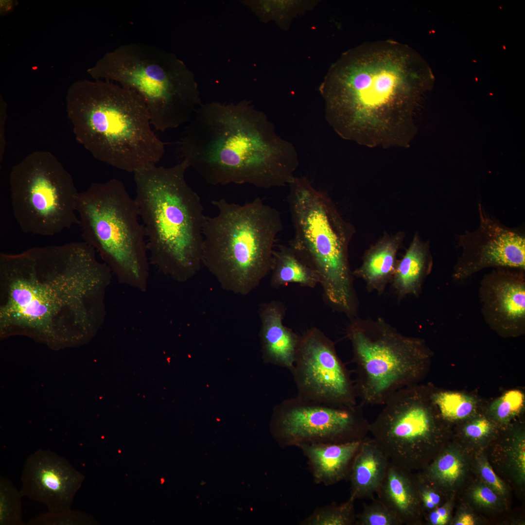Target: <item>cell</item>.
<instances>
[{
  "label": "cell",
  "instance_id": "9c48e42d",
  "mask_svg": "<svg viewBox=\"0 0 525 525\" xmlns=\"http://www.w3.org/2000/svg\"><path fill=\"white\" fill-rule=\"evenodd\" d=\"M77 211L85 242L98 252L119 282L144 292L149 264L135 198L121 180L92 183L79 192Z\"/></svg>",
  "mask_w": 525,
  "mask_h": 525
},
{
  "label": "cell",
  "instance_id": "30bf717a",
  "mask_svg": "<svg viewBox=\"0 0 525 525\" xmlns=\"http://www.w3.org/2000/svg\"><path fill=\"white\" fill-rule=\"evenodd\" d=\"M347 336L363 405H383L397 391L417 384L429 368L433 352L424 340L402 333L382 317L352 318Z\"/></svg>",
  "mask_w": 525,
  "mask_h": 525
},
{
  "label": "cell",
  "instance_id": "f1b7e54d",
  "mask_svg": "<svg viewBox=\"0 0 525 525\" xmlns=\"http://www.w3.org/2000/svg\"><path fill=\"white\" fill-rule=\"evenodd\" d=\"M356 525H401L399 518L378 498L364 504L361 512L356 514Z\"/></svg>",
  "mask_w": 525,
  "mask_h": 525
},
{
  "label": "cell",
  "instance_id": "f35d334b",
  "mask_svg": "<svg viewBox=\"0 0 525 525\" xmlns=\"http://www.w3.org/2000/svg\"><path fill=\"white\" fill-rule=\"evenodd\" d=\"M474 524V520L473 516L467 513L461 515L455 524L456 525H473Z\"/></svg>",
  "mask_w": 525,
  "mask_h": 525
},
{
  "label": "cell",
  "instance_id": "836d02e7",
  "mask_svg": "<svg viewBox=\"0 0 525 525\" xmlns=\"http://www.w3.org/2000/svg\"><path fill=\"white\" fill-rule=\"evenodd\" d=\"M480 472L483 479L495 490L501 494L504 493L505 489L502 482L487 461L483 462L481 464Z\"/></svg>",
  "mask_w": 525,
  "mask_h": 525
},
{
  "label": "cell",
  "instance_id": "1f68e13d",
  "mask_svg": "<svg viewBox=\"0 0 525 525\" xmlns=\"http://www.w3.org/2000/svg\"><path fill=\"white\" fill-rule=\"evenodd\" d=\"M416 484L418 496L423 507L429 510H432L438 507L441 502V497L438 493L430 486H419L416 482Z\"/></svg>",
  "mask_w": 525,
  "mask_h": 525
},
{
  "label": "cell",
  "instance_id": "d6a6232c",
  "mask_svg": "<svg viewBox=\"0 0 525 525\" xmlns=\"http://www.w3.org/2000/svg\"><path fill=\"white\" fill-rule=\"evenodd\" d=\"M490 429V423L486 419L476 420L467 425L465 434L472 438H480L488 434Z\"/></svg>",
  "mask_w": 525,
  "mask_h": 525
},
{
  "label": "cell",
  "instance_id": "d4e9b609",
  "mask_svg": "<svg viewBox=\"0 0 525 525\" xmlns=\"http://www.w3.org/2000/svg\"><path fill=\"white\" fill-rule=\"evenodd\" d=\"M432 401L439 415L446 419L460 420L471 415L476 404L471 397L456 392L437 391L429 388Z\"/></svg>",
  "mask_w": 525,
  "mask_h": 525
},
{
  "label": "cell",
  "instance_id": "6da1fadb",
  "mask_svg": "<svg viewBox=\"0 0 525 525\" xmlns=\"http://www.w3.org/2000/svg\"><path fill=\"white\" fill-rule=\"evenodd\" d=\"M85 242L0 255V331L48 341L92 336L112 272Z\"/></svg>",
  "mask_w": 525,
  "mask_h": 525
},
{
  "label": "cell",
  "instance_id": "3957f363",
  "mask_svg": "<svg viewBox=\"0 0 525 525\" xmlns=\"http://www.w3.org/2000/svg\"><path fill=\"white\" fill-rule=\"evenodd\" d=\"M179 150L208 183L269 189L295 177L297 154L249 102L201 104L188 122Z\"/></svg>",
  "mask_w": 525,
  "mask_h": 525
},
{
  "label": "cell",
  "instance_id": "e575fe53",
  "mask_svg": "<svg viewBox=\"0 0 525 525\" xmlns=\"http://www.w3.org/2000/svg\"><path fill=\"white\" fill-rule=\"evenodd\" d=\"M472 497L477 503L486 506L494 504L497 500L493 490L486 486L476 488L472 492Z\"/></svg>",
  "mask_w": 525,
  "mask_h": 525
},
{
  "label": "cell",
  "instance_id": "d6986e66",
  "mask_svg": "<svg viewBox=\"0 0 525 525\" xmlns=\"http://www.w3.org/2000/svg\"><path fill=\"white\" fill-rule=\"evenodd\" d=\"M362 440L301 444L297 447L307 458L315 483L328 486L348 480L352 460Z\"/></svg>",
  "mask_w": 525,
  "mask_h": 525
},
{
  "label": "cell",
  "instance_id": "4dcf8cb0",
  "mask_svg": "<svg viewBox=\"0 0 525 525\" xmlns=\"http://www.w3.org/2000/svg\"><path fill=\"white\" fill-rule=\"evenodd\" d=\"M92 519L79 511L70 509L56 512H47L28 522L29 525H83L92 523Z\"/></svg>",
  "mask_w": 525,
  "mask_h": 525
},
{
  "label": "cell",
  "instance_id": "52a82bcc",
  "mask_svg": "<svg viewBox=\"0 0 525 525\" xmlns=\"http://www.w3.org/2000/svg\"><path fill=\"white\" fill-rule=\"evenodd\" d=\"M287 197L294 235L289 245L318 274L324 298L333 310L356 316L358 299L348 260L351 226L329 196L305 177H295Z\"/></svg>",
  "mask_w": 525,
  "mask_h": 525
},
{
  "label": "cell",
  "instance_id": "f546056e",
  "mask_svg": "<svg viewBox=\"0 0 525 525\" xmlns=\"http://www.w3.org/2000/svg\"><path fill=\"white\" fill-rule=\"evenodd\" d=\"M525 397L519 390H510L494 401L490 405L491 414L498 420H508L519 413L524 405Z\"/></svg>",
  "mask_w": 525,
  "mask_h": 525
},
{
  "label": "cell",
  "instance_id": "83f0119b",
  "mask_svg": "<svg viewBox=\"0 0 525 525\" xmlns=\"http://www.w3.org/2000/svg\"><path fill=\"white\" fill-rule=\"evenodd\" d=\"M462 464L458 457L451 453H445L436 458L427 467L425 476L433 484L453 483L462 472Z\"/></svg>",
  "mask_w": 525,
  "mask_h": 525
},
{
  "label": "cell",
  "instance_id": "ffe728a7",
  "mask_svg": "<svg viewBox=\"0 0 525 525\" xmlns=\"http://www.w3.org/2000/svg\"><path fill=\"white\" fill-rule=\"evenodd\" d=\"M376 493L401 520L402 525L416 523L421 504L411 471L389 461L385 477Z\"/></svg>",
  "mask_w": 525,
  "mask_h": 525
},
{
  "label": "cell",
  "instance_id": "44dd1931",
  "mask_svg": "<svg viewBox=\"0 0 525 525\" xmlns=\"http://www.w3.org/2000/svg\"><path fill=\"white\" fill-rule=\"evenodd\" d=\"M389 461L372 438H365L350 467V496L354 500L372 498L385 477Z\"/></svg>",
  "mask_w": 525,
  "mask_h": 525
},
{
  "label": "cell",
  "instance_id": "ac0fdd59",
  "mask_svg": "<svg viewBox=\"0 0 525 525\" xmlns=\"http://www.w3.org/2000/svg\"><path fill=\"white\" fill-rule=\"evenodd\" d=\"M284 304L272 301L262 304L260 310V337L265 362L290 371L293 368L300 336L284 326Z\"/></svg>",
  "mask_w": 525,
  "mask_h": 525
},
{
  "label": "cell",
  "instance_id": "8d00e7d4",
  "mask_svg": "<svg viewBox=\"0 0 525 525\" xmlns=\"http://www.w3.org/2000/svg\"><path fill=\"white\" fill-rule=\"evenodd\" d=\"M428 520L432 525H445L448 520V511L445 506L437 507L430 512Z\"/></svg>",
  "mask_w": 525,
  "mask_h": 525
},
{
  "label": "cell",
  "instance_id": "4316f807",
  "mask_svg": "<svg viewBox=\"0 0 525 525\" xmlns=\"http://www.w3.org/2000/svg\"><path fill=\"white\" fill-rule=\"evenodd\" d=\"M22 495L7 478L0 477V525H23Z\"/></svg>",
  "mask_w": 525,
  "mask_h": 525
},
{
  "label": "cell",
  "instance_id": "e0dca14e",
  "mask_svg": "<svg viewBox=\"0 0 525 525\" xmlns=\"http://www.w3.org/2000/svg\"><path fill=\"white\" fill-rule=\"evenodd\" d=\"M525 271L493 268L480 281L479 297L484 319L501 336L516 337L525 333Z\"/></svg>",
  "mask_w": 525,
  "mask_h": 525
},
{
  "label": "cell",
  "instance_id": "ba28073f",
  "mask_svg": "<svg viewBox=\"0 0 525 525\" xmlns=\"http://www.w3.org/2000/svg\"><path fill=\"white\" fill-rule=\"evenodd\" d=\"M87 72L135 92L147 108L152 126L161 132L188 123L201 104L193 73L175 54L153 46L122 45Z\"/></svg>",
  "mask_w": 525,
  "mask_h": 525
},
{
  "label": "cell",
  "instance_id": "cb8c5ba5",
  "mask_svg": "<svg viewBox=\"0 0 525 525\" xmlns=\"http://www.w3.org/2000/svg\"><path fill=\"white\" fill-rule=\"evenodd\" d=\"M270 283L275 288L296 283L315 288L320 283L317 273L289 245H279L274 249Z\"/></svg>",
  "mask_w": 525,
  "mask_h": 525
},
{
  "label": "cell",
  "instance_id": "603a6c76",
  "mask_svg": "<svg viewBox=\"0 0 525 525\" xmlns=\"http://www.w3.org/2000/svg\"><path fill=\"white\" fill-rule=\"evenodd\" d=\"M402 235L383 239L365 253L361 266L353 275L362 279L369 292L382 294L391 282L398 261L396 255Z\"/></svg>",
  "mask_w": 525,
  "mask_h": 525
},
{
  "label": "cell",
  "instance_id": "8fae6325",
  "mask_svg": "<svg viewBox=\"0 0 525 525\" xmlns=\"http://www.w3.org/2000/svg\"><path fill=\"white\" fill-rule=\"evenodd\" d=\"M13 213L27 233L51 236L78 225L77 191L72 175L52 153L36 151L9 175Z\"/></svg>",
  "mask_w": 525,
  "mask_h": 525
},
{
  "label": "cell",
  "instance_id": "ab89813d",
  "mask_svg": "<svg viewBox=\"0 0 525 525\" xmlns=\"http://www.w3.org/2000/svg\"><path fill=\"white\" fill-rule=\"evenodd\" d=\"M525 443H522L519 450L518 457V464L520 466L521 471L523 473H525Z\"/></svg>",
  "mask_w": 525,
  "mask_h": 525
},
{
  "label": "cell",
  "instance_id": "4fadbf2b",
  "mask_svg": "<svg viewBox=\"0 0 525 525\" xmlns=\"http://www.w3.org/2000/svg\"><path fill=\"white\" fill-rule=\"evenodd\" d=\"M363 407L361 403L353 406H337L297 396L275 406L271 431L283 448L362 440L369 433L370 425Z\"/></svg>",
  "mask_w": 525,
  "mask_h": 525
},
{
  "label": "cell",
  "instance_id": "277c9868",
  "mask_svg": "<svg viewBox=\"0 0 525 525\" xmlns=\"http://www.w3.org/2000/svg\"><path fill=\"white\" fill-rule=\"evenodd\" d=\"M66 105L76 140L98 160L134 173L162 158L165 143L134 91L111 81L80 80L68 88Z\"/></svg>",
  "mask_w": 525,
  "mask_h": 525
},
{
  "label": "cell",
  "instance_id": "7402d4cb",
  "mask_svg": "<svg viewBox=\"0 0 525 525\" xmlns=\"http://www.w3.org/2000/svg\"><path fill=\"white\" fill-rule=\"evenodd\" d=\"M432 265L428 243L415 235L404 256L397 262L391 281L398 298L402 299L407 295L418 297Z\"/></svg>",
  "mask_w": 525,
  "mask_h": 525
},
{
  "label": "cell",
  "instance_id": "8992f818",
  "mask_svg": "<svg viewBox=\"0 0 525 525\" xmlns=\"http://www.w3.org/2000/svg\"><path fill=\"white\" fill-rule=\"evenodd\" d=\"M211 202L218 213L204 219L202 265L222 289L246 296L270 272L281 214L260 198L243 205Z\"/></svg>",
  "mask_w": 525,
  "mask_h": 525
},
{
  "label": "cell",
  "instance_id": "9a60e30c",
  "mask_svg": "<svg viewBox=\"0 0 525 525\" xmlns=\"http://www.w3.org/2000/svg\"><path fill=\"white\" fill-rule=\"evenodd\" d=\"M479 225L458 236L461 253L454 267L452 278L462 281L487 268L525 270V236L506 227L478 204Z\"/></svg>",
  "mask_w": 525,
  "mask_h": 525
},
{
  "label": "cell",
  "instance_id": "484cf974",
  "mask_svg": "<svg viewBox=\"0 0 525 525\" xmlns=\"http://www.w3.org/2000/svg\"><path fill=\"white\" fill-rule=\"evenodd\" d=\"M351 497L345 502L335 503L315 509L309 516L302 520L301 525H355L356 514Z\"/></svg>",
  "mask_w": 525,
  "mask_h": 525
},
{
  "label": "cell",
  "instance_id": "2e32d148",
  "mask_svg": "<svg viewBox=\"0 0 525 525\" xmlns=\"http://www.w3.org/2000/svg\"><path fill=\"white\" fill-rule=\"evenodd\" d=\"M84 476L50 450L38 449L25 460L21 475L22 496L45 505L48 512L71 509Z\"/></svg>",
  "mask_w": 525,
  "mask_h": 525
},
{
  "label": "cell",
  "instance_id": "5bb4252c",
  "mask_svg": "<svg viewBox=\"0 0 525 525\" xmlns=\"http://www.w3.org/2000/svg\"><path fill=\"white\" fill-rule=\"evenodd\" d=\"M290 371L297 396L303 399L342 406L358 404L350 370L339 357L334 343L317 328L300 336Z\"/></svg>",
  "mask_w": 525,
  "mask_h": 525
},
{
  "label": "cell",
  "instance_id": "74e56055",
  "mask_svg": "<svg viewBox=\"0 0 525 525\" xmlns=\"http://www.w3.org/2000/svg\"><path fill=\"white\" fill-rule=\"evenodd\" d=\"M16 2H14L13 0H0V14L2 15H5L13 9H14L15 5Z\"/></svg>",
  "mask_w": 525,
  "mask_h": 525
},
{
  "label": "cell",
  "instance_id": "7a4b0ae2",
  "mask_svg": "<svg viewBox=\"0 0 525 525\" xmlns=\"http://www.w3.org/2000/svg\"><path fill=\"white\" fill-rule=\"evenodd\" d=\"M434 79L406 45L366 43L343 54L322 85L327 120L343 138L362 144L405 143L411 113Z\"/></svg>",
  "mask_w": 525,
  "mask_h": 525
},
{
  "label": "cell",
  "instance_id": "5b68a950",
  "mask_svg": "<svg viewBox=\"0 0 525 525\" xmlns=\"http://www.w3.org/2000/svg\"><path fill=\"white\" fill-rule=\"evenodd\" d=\"M189 167L183 160L169 167L150 164L133 173L150 264L180 282L202 265L206 215L200 197L186 181Z\"/></svg>",
  "mask_w": 525,
  "mask_h": 525
},
{
  "label": "cell",
  "instance_id": "d590c367",
  "mask_svg": "<svg viewBox=\"0 0 525 525\" xmlns=\"http://www.w3.org/2000/svg\"><path fill=\"white\" fill-rule=\"evenodd\" d=\"M0 159L2 160L6 146L5 122L6 120V104L0 99Z\"/></svg>",
  "mask_w": 525,
  "mask_h": 525
},
{
  "label": "cell",
  "instance_id": "7c38bea8",
  "mask_svg": "<svg viewBox=\"0 0 525 525\" xmlns=\"http://www.w3.org/2000/svg\"><path fill=\"white\" fill-rule=\"evenodd\" d=\"M369 425V433L389 461L412 471L436 438L439 414L429 387L417 384L392 395Z\"/></svg>",
  "mask_w": 525,
  "mask_h": 525
}]
</instances>
